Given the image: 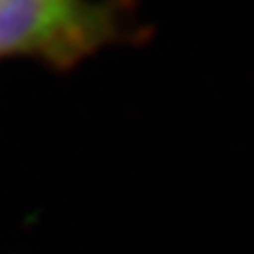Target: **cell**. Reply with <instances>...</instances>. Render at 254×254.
<instances>
[{"label": "cell", "mask_w": 254, "mask_h": 254, "mask_svg": "<svg viewBox=\"0 0 254 254\" xmlns=\"http://www.w3.org/2000/svg\"><path fill=\"white\" fill-rule=\"evenodd\" d=\"M146 34L136 0H0V60H32L52 72H72Z\"/></svg>", "instance_id": "6da1fadb"}]
</instances>
